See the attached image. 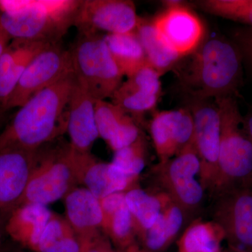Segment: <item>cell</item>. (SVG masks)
Instances as JSON below:
<instances>
[{
	"mask_svg": "<svg viewBox=\"0 0 252 252\" xmlns=\"http://www.w3.org/2000/svg\"><path fill=\"white\" fill-rule=\"evenodd\" d=\"M83 252H119L114 248L109 238L102 233H99L91 240L84 243Z\"/></svg>",
	"mask_w": 252,
	"mask_h": 252,
	"instance_id": "obj_32",
	"label": "cell"
},
{
	"mask_svg": "<svg viewBox=\"0 0 252 252\" xmlns=\"http://www.w3.org/2000/svg\"><path fill=\"white\" fill-rule=\"evenodd\" d=\"M5 112L3 111L1 107H0V128H1V126H2L3 122H4V114Z\"/></svg>",
	"mask_w": 252,
	"mask_h": 252,
	"instance_id": "obj_36",
	"label": "cell"
},
{
	"mask_svg": "<svg viewBox=\"0 0 252 252\" xmlns=\"http://www.w3.org/2000/svg\"><path fill=\"white\" fill-rule=\"evenodd\" d=\"M232 41L238 46L243 63L252 76V28H237L232 33Z\"/></svg>",
	"mask_w": 252,
	"mask_h": 252,
	"instance_id": "obj_31",
	"label": "cell"
},
{
	"mask_svg": "<svg viewBox=\"0 0 252 252\" xmlns=\"http://www.w3.org/2000/svg\"></svg>",
	"mask_w": 252,
	"mask_h": 252,
	"instance_id": "obj_38",
	"label": "cell"
},
{
	"mask_svg": "<svg viewBox=\"0 0 252 252\" xmlns=\"http://www.w3.org/2000/svg\"><path fill=\"white\" fill-rule=\"evenodd\" d=\"M94 102L76 80L68 102L67 131L70 139L69 145L79 153H90L99 137Z\"/></svg>",
	"mask_w": 252,
	"mask_h": 252,
	"instance_id": "obj_16",
	"label": "cell"
},
{
	"mask_svg": "<svg viewBox=\"0 0 252 252\" xmlns=\"http://www.w3.org/2000/svg\"><path fill=\"white\" fill-rule=\"evenodd\" d=\"M220 111V137L217 173L210 195L252 187V140L245 128L236 97L215 99Z\"/></svg>",
	"mask_w": 252,
	"mask_h": 252,
	"instance_id": "obj_4",
	"label": "cell"
},
{
	"mask_svg": "<svg viewBox=\"0 0 252 252\" xmlns=\"http://www.w3.org/2000/svg\"><path fill=\"white\" fill-rule=\"evenodd\" d=\"M149 131L159 162L167 161L193 142V116L187 107L156 112Z\"/></svg>",
	"mask_w": 252,
	"mask_h": 252,
	"instance_id": "obj_14",
	"label": "cell"
},
{
	"mask_svg": "<svg viewBox=\"0 0 252 252\" xmlns=\"http://www.w3.org/2000/svg\"><path fill=\"white\" fill-rule=\"evenodd\" d=\"M10 39H11V38L5 32L4 30L1 28V25H0V57L4 52L6 46L9 45Z\"/></svg>",
	"mask_w": 252,
	"mask_h": 252,
	"instance_id": "obj_33",
	"label": "cell"
},
{
	"mask_svg": "<svg viewBox=\"0 0 252 252\" xmlns=\"http://www.w3.org/2000/svg\"><path fill=\"white\" fill-rule=\"evenodd\" d=\"M244 117V123H245V128L248 132L250 138L252 140V105L249 109L248 112Z\"/></svg>",
	"mask_w": 252,
	"mask_h": 252,
	"instance_id": "obj_34",
	"label": "cell"
},
{
	"mask_svg": "<svg viewBox=\"0 0 252 252\" xmlns=\"http://www.w3.org/2000/svg\"><path fill=\"white\" fill-rule=\"evenodd\" d=\"M214 198L212 220L224 232L228 248L252 252V187L226 190Z\"/></svg>",
	"mask_w": 252,
	"mask_h": 252,
	"instance_id": "obj_10",
	"label": "cell"
},
{
	"mask_svg": "<svg viewBox=\"0 0 252 252\" xmlns=\"http://www.w3.org/2000/svg\"><path fill=\"white\" fill-rule=\"evenodd\" d=\"M140 20L130 0H81L74 26L84 34H123L135 31Z\"/></svg>",
	"mask_w": 252,
	"mask_h": 252,
	"instance_id": "obj_11",
	"label": "cell"
},
{
	"mask_svg": "<svg viewBox=\"0 0 252 252\" xmlns=\"http://www.w3.org/2000/svg\"><path fill=\"white\" fill-rule=\"evenodd\" d=\"M72 48L73 71L78 84L94 99L112 98L124 75L99 34L79 33Z\"/></svg>",
	"mask_w": 252,
	"mask_h": 252,
	"instance_id": "obj_5",
	"label": "cell"
},
{
	"mask_svg": "<svg viewBox=\"0 0 252 252\" xmlns=\"http://www.w3.org/2000/svg\"><path fill=\"white\" fill-rule=\"evenodd\" d=\"M74 72L31 97L0 132V153L37 151L67 131L68 102Z\"/></svg>",
	"mask_w": 252,
	"mask_h": 252,
	"instance_id": "obj_2",
	"label": "cell"
},
{
	"mask_svg": "<svg viewBox=\"0 0 252 252\" xmlns=\"http://www.w3.org/2000/svg\"><path fill=\"white\" fill-rule=\"evenodd\" d=\"M200 172V161L193 140L180 154L165 162H158L153 173L162 191L185 212L193 213L203 203L205 190L196 176Z\"/></svg>",
	"mask_w": 252,
	"mask_h": 252,
	"instance_id": "obj_7",
	"label": "cell"
},
{
	"mask_svg": "<svg viewBox=\"0 0 252 252\" xmlns=\"http://www.w3.org/2000/svg\"><path fill=\"white\" fill-rule=\"evenodd\" d=\"M74 72L69 50L60 42L44 48L28 64L12 94L1 109L5 112L21 107L38 93Z\"/></svg>",
	"mask_w": 252,
	"mask_h": 252,
	"instance_id": "obj_8",
	"label": "cell"
},
{
	"mask_svg": "<svg viewBox=\"0 0 252 252\" xmlns=\"http://www.w3.org/2000/svg\"><path fill=\"white\" fill-rule=\"evenodd\" d=\"M104 38L123 75L130 77L142 68L149 65L135 31L123 34H107Z\"/></svg>",
	"mask_w": 252,
	"mask_h": 252,
	"instance_id": "obj_25",
	"label": "cell"
},
{
	"mask_svg": "<svg viewBox=\"0 0 252 252\" xmlns=\"http://www.w3.org/2000/svg\"><path fill=\"white\" fill-rule=\"evenodd\" d=\"M224 232L214 220H195L177 241L179 252H222Z\"/></svg>",
	"mask_w": 252,
	"mask_h": 252,
	"instance_id": "obj_27",
	"label": "cell"
},
{
	"mask_svg": "<svg viewBox=\"0 0 252 252\" xmlns=\"http://www.w3.org/2000/svg\"><path fill=\"white\" fill-rule=\"evenodd\" d=\"M186 217L183 210L171 200L153 225L138 239L139 245L149 252H165L177 238Z\"/></svg>",
	"mask_w": 252,
	"mask_h": 252,
	"instance_id": "obj_24",
	"label": "cell"
},
{
	"mask_svg": "<svg viewBox=\"0 0 252 252\" xmlns=\"http://www.w3.org/2000/svg\"><path fill=\"white\" fill-rule=\"evenodd\" d=\"M139 178L131 177L112 162L98 161L91 153L83 156L80 184L99 200L113 193L138 187Z\"/></svg>",
	"mask_w": 252,
	"mask_h": 252,
	"instance_id": "obj_17",
	"label": "cell"
},
{
	"mask_svg": "<svg viewBox=\"0 0 252 252\" xmlns=\"http://www.w3.org/2000/svg\"><path fill=\"white\" fill-rule=\"evenodd\" d=\"M171 198L165 192L149 193L138 187L126 193V202L133 221L138 240L155 223Z\"/></svg>",
	"mask_w": 252,
	"mask_h": 252,
	"instance_id": "obj_23",
	"label": "cell"
},
{
	"mask_svg": "<svg viewBox=\"0 0 252 252\" xmlns=\"http://www.w3.org/2000/svg\"><path fill=\"white\" fill-rule=\"evenodd\" d=\"M243 59L238 46L223 36L205 39L172 70L188 98L236 97L243 81Z\"/></svg>",
	"mask_w": 252,
	"mask_h": 252,
	"instance_id": "obj_1",
	"label": "cell"
},
{
	"mask_svg": "<svg viewBox=\"0 0 252 252\" xmlns=\"http://www.w3.org/2000/svg\"><path fill=\"white\" fill-rule=\"evenodd\" d=\"M135 32L143 47L149 65L161 76L167 71L172 70L182 58L162 41L152 21L141 18Z\"/></svg>",
	"mask_w": 252,
	"mask_h": 252,
	"instance_id": "obj_26",
	"label": "cell"
},
{
	"mask_svg": "<svg viewBox=\"0 0 252 252\" xmlns=\"http://www.w3.org/2000/svg\"><path fill=\"white\" fill-rule=\"evenodd\" d=\"M83 155L69 144L47 153L41 152L20 205L47 206L64 198L80 184Z\"/></svg>",
	"mask_w": 252,
	"mask_h": 252,
	"instance_id": "obj_6",
	"label": "cell"
},
{
	"mask_svg": "<svg viewBox=\"0 0 252 252\" xmlns=\"http://www.w3.org/2000/svg\"><path fill=\"white\" fill-rule=\"evenodd\" d=\"M53 43L13 39L0 57V107L12 94L28 64Z\"/></svg>",
	"mask_w": 252,
	"mask_h": 252,
	"instance_id": "obj_20",
	"label": "cell"
},
{
	"mask_svg": "<svg viewBox=\"0 0 252 252\" xmlns=\"http://www.w3.org/2000/svg\"><path fill=\"white\" fill-rule=\"evenodd\" d=\"M84 245L67 220L53 214L35 252H83Z\"/></svg>",
	"mask_w": 252,
	"mask_h": 252,
	"instance_id": "obj_28",
	"label": "cell"
},
{
	"mask_svg": "<svg viewBox=\"0 0 252 252\" xmlns=\"http://www.w3.org/2000/svg\"><path fill=\"white\" fill-rule=\"evenodd\" d=\"M193 118V143L200 161L199 181L211 193L217 173L220 137V111L213 99L188 98Z\"/></svg>",
	"mask_w": 252,
	"mask_h": 252,
	"instance_id": "obj_9",
	"label": "cell"
},
{
	"mask_svg": "<svg viewBox=\"0 0 252 252\" xmlns=\"http://www.w3.org/2000/svg\"><path fill=\"white\" fill-rule=\"evenodd\" d=\"M160 75L149 65L128 77L112 97V103L119 106L134 119L156 108L161 95Z\"/></svg>",
	"mask_w": 252,
	"mask_h": 252,
	"instance_id": "obj_15",
	"label": "cell"
},
{
	"mask_svg": "<svg viewBox=\"0 0 252 252\" xmlns=\"http://www.w3.org/2000/svg\"><path fill=\"white\" fill-rule=\"evenodd\" d=\"M147 144L142 133L135 142L114 152L112 163L131 177L139 178L147 162Z\"/></svg>",
	"mask_w": 252,
	"mask_h": 252,
	"instance_id": "obj_30",
	"label": "cell"
},
{
	"mask_svg": "<svg viewBox=\"0 0 252 252\" xmlns=\"http://www.w3.org/2000/svg\"><path fill=\"white\" fill-rule=\"evenodd\" d=\"M198 4L210 14L252 28V0H205Z\"/></svg>",
	"mask_w": 252,
	"mask_h": 252,
	"instance_id": "obj_29",
	"label": "cell"
},
{
	"mask_svg": "<svg viewBox=\"0 0 252 252\" xmlns=\"http://www.w3.org/2000/svg\"><path fill=\"white\" fill-rule=\"evenodd\" d=\"M119 252H149L147 250H144L142 247L139 245V243H136L128 248L124 250H117Z\"/></svg>",
	"mask_w": 252,
	"mask_h": 252,
	"instance_id": "obj_35",
	"label": "cell"
},
{
	"mask_svg": "<svg viewBox=\"0 0 252 252\" xmlns=\"http://www.w3.org/2000/svg\"><path fill=\"white\" fill-rule=\"evenodd\" d=\"M81 0L0 1V25L11 39L60 42L74 25Z\"/></svg>",
	"mask_w": 252,
	"mask_h": 252,
	"instance_id": "obj_3",
	"label": "cell"
},
{
	"mask_svg": "<svg viewBox=\"0 0 252 252\" xmlns=\"http://www.w3.org/2000/svg\"><path fill=\"white\" fill-rule=\"evenodd\" d=\"M66 220L83 245L100 233L102 210L100 200L85 187L72 189L64 198Z\"/></svg>",
	"mask_w": 252,
	"mask_h": 252,
	"instance_id": "obj_19",
	"label": "cell"
},
{
	"mask_svg": "<svg viewBox=\"0 0 252 252\" xmlns=\"http://www.w3.org/2000/svg\"><path fill=\"white\" fill-rule=\"evenodd\" d=\"M94 108L99 137L114 152L130 145L142 134L135 119L115 104L97 99Z\"/></svg>",
	"mask_w": 252,
	"mask_h": 252,
	"instance_id": "obj_18",
	"label": "cell"
},
{
	"mask_svg": "<svg viewBox=\"0 0 252 252\" xmlns=\"http://www.w3.org/2000/svg\"><path fill=\"white\" fill-rule=\"evenodd\" d=\"M163 2L165 11L152 23L162 41L182 59L196 51L205 40V26L182 1Z\"/></svg>",
	"mask_w": 252,
	"mask_h": 252,
	"instance_id": "obj_12",
	"label": "cell"
},
{
	"mask_svg": "<svg viewBox=\"0 0 252 252\" xmlns=\"http://www.w3.org/2000/svg\"><path fill=\"white\" fill-rule=\"evenodd\" d=\"M40 155V149L0 153V225L4 226L10 215L21 205Z\"/></svg>",
	"mask_w": 252,
	"mask_h": 252,
	"instance_id": "obj_13",
	"label": "cell"
},
{
	"mask_svg": "<svg viewBox=\"0 0 252 252\" xmlns=\"http://www.w3.org/2000/svg\"><path fill=\"white\" fill-rule=\"evenodd\" d=\"M222 252H242L236 251V250H231V249L228 248V249H226V250H223V251H222Z\"/></svg>",
	"mask_w": 252,
	"mask_h": 252,
	"instance_id": "obj_37",
	"label": "cell"
},
{
	"mask_svg": "<svg viewBox=\"0 0 252 252\" xmlns=\"http://www.w3.org/2000/svg\"><path fill=\"white\" fill-rule=\"evenodd\" d=\"M126 193H113L100 200L103 215L101 230L117 250H126L137 243Z\"/></svg>",
	"mask_w": 252,
	"mask_h": 252,
	"instance_id": "obj_22",
	"label": "cell"
},
{
	"mask_svg": "<svg viewBox=\"0 0 252 252\" xmlns=\"http://www.w3.org/2000/svg\"><path fill=\"white\" fill-rule=\"evenodd\" d=\"M53 214L45 205H20L5 223V231L15 242L35 252L39 239Z\"/></svg>",
	"mask_w": 252,
	"mask_h": 252,
	"instance_id": "obj_21",
	"label": "cell"
}]
</instances>
